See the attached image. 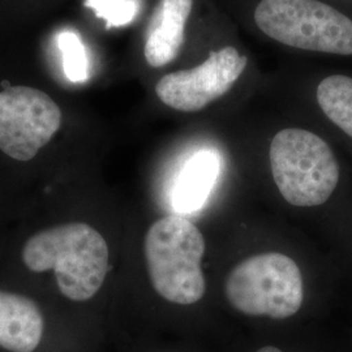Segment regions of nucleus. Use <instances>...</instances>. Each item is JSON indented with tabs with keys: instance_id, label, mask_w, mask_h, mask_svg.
Here are the masks:
<instances>
[{
	"instance_id": "obj_1",
	"label": "nucleus",
	"mask_w": 352,
	"mask_h": 352,
	"mask_svg": "<svg viewBox=\"0 0 352 352\" xmlns=\"http://www.w3.org/2000/svg\"><path fill=\"white\" fill-rule=\"evenodd\" d=\"M23 261L32 272L54 270L60 294L74 302L93 298L109 270V247L101 234L82 222L41 231L26 241Z\"/></svg>"
},
{
	"instance_id": "obj_2",
	"label": "nucleus",
	"mask_w": 352,
	"mask_h": 352,
	"mask_svg": "<svg viewBox=\"0 0 352 352\" xmlns=\"http://www.w3.org/2000/svg\"><path fill=\"white\" fill-rule=\"evenodd\" d=\"M151 285L167 302L189 305L200 302L206 291L201 260L205 239L201 231L180 215L155 221L144 241Z\"/></svg>"
},
{
	"instance_id": "obj_3",
	"label": "nucleus",
	"mask_w": 352,
	"mask_h": 352,
	"mask_svg": "<svg viewBox=\"0 0 352 352\" xmlns=\"http://www.w3.org/2000/svg\"><path fill=\"white\" fill-rule=\"evenodd\" d=\"M269 157L278 189L294 206H318L338 186L340 166L334 153L309 131L282 129L273 138Z\"/></svg>"
},
{
	"instance_id": "obj_4",
	"label": "nucleus",
	"mask_w": 352,
	"mask_h": 352,
	"mask_svg": "<svg viewBox=\"0 0 352 352\" xmlns=\"http://www.w3.org/2000/svg\"><path fill=\"white\" fill-rule=\"evenodd\" d=\"M227 300L241 314L289 318L302 308V272L289 256L256 254L236 265L226 280Z\"/></svg>"
},
{
	"instance_id": "obj_5",
	"label": "nucleus",
	"mask_w": 352,
	"mask_h": 352,
	"mask_svg": "<svg viewBox=\"0 0 352 352\" xmlns=\"http://www.w3.org/2000/svg\"><path fill=\"white\" fill-rule=\"evenodd\" d=\"M254 21L267 37L300 49L352 55V20L318 0H261Z\"/></svg>"
},
{
	"instance_id": "obj_6",
	"label": "nucleus",
	"mask_w": 352,
	"mask_h": 352,
	"mask_svg": "<svg viewBox=\"0 0 352 352\" xmlns=\"http://www.w3.org/2000/svg\"><path fill=\"white\" fill-rule=\"evenodd\" d=\"M60 124L62 111L45 91L28 87L0 91V151L13 160H33Z\"/></svg>"
},
{
	"instance_id": "obj_7",
	"label": "nucleus",
	"mask_w": 352,
	"mask_h": 352,
	"mask_svg": "<svg viewBox=\"0 0 352 352\" xmlns=\"http://www.w3.org/2000/svg\"><path fill=\"white\" fill-rule=\"evenodd\" d=\"M247 58L235 47L214 51L204 63L188 69L164 76L155 87L158 98L166 106L196 113L225 96L238 81L247 67Z\"/></svg>"
},
{
	"instance_id": "obj_8",
	"label": "nucleus",
	"mask_w": 352,
	"mask_h": 352,
	"mask_svg": "<svg viewBox=\"0 0 352 352\" xmlns=\"http://www.w3.org/2000/svg\"><path fill=\"white\" fill-rule=\"evenodd\" d=\"M193 0H161L146 30L144 54L151 67L160 68L173 62L184 42L186 24Z\"/></svg>"
},
{
	"instance_id": "obj_9",
	"label": "nucleus",
	"mask_w": 352,
	"mask_h": 352,
	"mask_svg": "<svg viewBox=\"0 0 352 352\" xmlns=\"http://www.w3.org/2000/svg\"><path fill=\"white\" fill-rule=\"evenodd\" d=\"M43 316L36 302L24 295L0 291V347L33 352L43 336Z\"/></svg>"
},
{
	"instance_id": "obj_10",
	"label": "nucleus",
	"mask_w": 352,
	"mask_h": 352,
	"mask_svg": "<svg viewBox=\"0 0 352 352\" xmlns=\"http://www.w3.org/2000/svg\"><path fill=\"white\" fill-rule=\"evenodd\" d=\"M219 175V158L212 151H200L189 158L176 177L173 204L180 213L200 209Z\"/></svg>"
},
{
	"instance_id": "obj_11",
	"label": "nucleus",
	"mask_w": 352,
	"mask_h": 352,
	"mask_svg": "<svg viewBox=\"0 0 352 352\" xmlns=\"http://www.w3.org/2000/svg\"><path fill=\"white\" fill-rule=\"evenodd\" d=\"M317 102L327 118L352 138V78L329 76L317 88Z\"/></svg>"
},
{
	"instance_id": "obj_12",
	"label": "nucleus",
	"mask_w": 352,
	"mask_h": 352,
	"mask_svg": "<svg viewBox=\"0 0 352 352\" xmlns=\"http://www.w3.org/2000/svg\"><path fill=\"white\" fill-rule=\"evenodd\" d=\"M58 45L62 52L64 74L72 82H82L88 78V59L82 42L74 32H63Z\"/></svg>"
},
{
	"instance_id": "obj_13",
	"label": "nucleus",
	"mask_w": 352,
	"mask_h": 352,
	"mask_svg": "<svg viewBox=\"0 0 352 352\" xmlns=\"http://www.w3.org/2000/svg\"><path fill=\"white\" fill-rule=\"evenodd\" d=\"M85 6L104 20L107 28L126 25L139 12L138 0H85Z\"/></svg>"
},
{
	"instance_id": "obj_14",
	"label": "nucleus",
	"mask_w": 352,
	"mask_h": 352,
	"mask_svg": "<svg viewBox=\"0 0 352 352\" xmlns=\"http://www.w3.org/2000/svg\"><path fill=\"white\" fill-rule=\"evenodd\" d=\"M256 352H282L277 347H273V346H265L263 349L257 350Z\"/></svg>"
}]
</instances>
